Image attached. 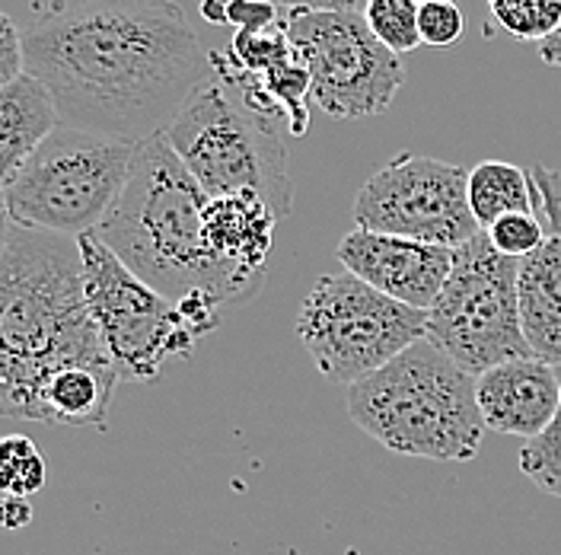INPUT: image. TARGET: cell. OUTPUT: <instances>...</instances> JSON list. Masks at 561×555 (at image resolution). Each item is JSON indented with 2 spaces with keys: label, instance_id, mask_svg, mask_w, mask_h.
I'll list each match as a JSON object with an SVG mask.
<instances>
[{
  "label": "cell",
  "instance_id": "6da1fadb",
  "mask_svg": "<svg viewBox=\"0 0 561 555\" xmlns=\"http://www.w3.org/2000/svg\"><path fill=\"white\" fill-rule=\"evenodd\" d=\"M26 73L65 128L118 140L167 135L210 77V48L175 0H48L26 33Z\"/></svg>",
  "mask_w": 561,
  "mask_h": 555
},
{
  "label": "cell",
  "instance_id": "7a4b0ae2",
  "mask_svg": "<svg viewBox=\"0 0 561 555\" xmlns=\"http://www.w3.org/2000/svg\"><path fill=\"white\" fill-rule=\"evenodd\" d=\"M103 361L77 240L13 234L0 256V418L35 421L38 389L55 371Z\"/></svg>",
  "mask_w": 561,
  "mask_h": 555
},
{
  "label": "cell",
  "instance_id": "3957f363",
  "mask_svg": "<svg viewBox=\"0 0 561 555\" xmlns=\"http://www.w3.org/2000/svg\"><path fill=\"white\" fill-rule=\"evenodd\" d=\"M208 192L185 170L163 135L140 140L118 205L93 230L140 281L167 301L208 297L220 310L252 301L210 256L202 217Z\"/></svg>",
  "mask_w": 561,
  "mask_h": 555
},
{
  "label": "cell",
  "instance_id": "277c9868",
  "mask_svg": "<svg viewBox=\"0 0 561 555\" xmlns=\"http://www.w3.org/2000/svg\"><path fill=\"white\" fill-rule=\"evenodd\" d=\"M476 381L454 358L421 339L377 374L351 383L348 416L386 451L466 463L485 438Z\"/></svg>",
  "mask_w": 561,
  "mask_h": 555
},
{
  "label": "cell",
  "instance_id": "5b68a950",
  "mask_svg": "<svg viewBox=\"0 0 561 555\" xmlns=\"http://www.w3.org/2000/svg\"><path fill=\"white\" fill-rule=\"evenodd\" d=\"M278 122L245 103L227 77L210 70L163 138L208 199L252 192L284 220L294 211V189Z\"/></svg>",
  "mask_w": 561,
  "mask_h": 555
},
{
  "label": "cell",
  "instance_id": "8992f818",
  "mask_svg": "<svg viewBox=\"0 0 561 555\" xmlns=\"http://www.w3.org/2000/svg\"><path fill=\"white\" fill-rule=\"evenodd\" d=\"M135 140L61 125L3 189L13 227L70 240L93 234L118 205L135 170Z\"/></svg>",
  "mask_w": 561,
  "mask_h": 555
},
{
  "label": "cell",
  "instance_id": "52a82bcc",
  "mask_svg": "<svg viewBox=\"0 0 561 555\" xmlns=\"http://www.w3.org/2000/svg\"><path fill=\"white\" fill-rule=\"evenodd\" d=\"M297 336L332 383L364 381L427 336V313L405 307L351 272L316 278L297 313Z\"/></svg>",
  "mask_w": 561,
  "mask_h": 555
},
{
  "label": "cell",
  "instance_id": "ba28073f",
  "mask_svg": "<svg viewBox=\"0 0 561 555\" xmlns=\"http://www.w3.org/2000/svg\"><path fill=\"white\" fill-rule=\"evenodd\" d=\"M77 249L87 307L118 381L150 383L170 361L192 358L202 336L179 304L140 281L96 234L77 237Z\"/></svg>",
  "mask_w": 561,
  "mask_h": 555
},
{
  "label": "cell",
  "instance_id": "9c48e42d",
  "mask_svg": "<svg viewBox=\"0 0 561 555\" xmlns=\"http://www.w3.org/2000/svg\"><path fill=\"white\" fill-rule=\"evenodd\" d=\"M517 259L501 256L485 234L454 252V272L427 310V342L454 358L462 371H485L533 358L520 326Z\"/></svg>",
  "mask_w": 561,
  "mask_h": 555
},
{
  "label": "cell",
  "instance_id": "30bf717a",
  "mask_svg": "<svg viewBox=\"0 0 561 555\" xmlns=\"http://www.w3.org/2000/svg\"><path fill=\"white\" fill-rule=\"evenodd\" d=\"M287 35L310 70V97L332 118H370L386 112L405 68L370 33L360 10H290Z\"/></svg>",
  "mask_w": 561,
  "mask_h": 555
},
{
  "label": "cell",
  "instance_id": "8fae6325",
  "mask_svg": "<svg viewBox=\"0 0 561 555\" xmlns=\"http://www.w3.org/2000/svg\"><path fill=\"white\" fill-rule=\"evenodd\" d=\"M360 230L459 249L482 234L469 208V173L447 160L399 154L354 199Z\"/></svg>",
  "mask_w": 561,
  "mask_h": 555
},
{
  "label": "cell",
  "instance_id": "7c38bea8",
  "mask_svg": "<svg viewBox=\"0 0 561 555\" xmlns=\"http://www.w3.org/2000/svg\"><path fill=\"white\" fill-rule=\"evenodd\" d=\"M454 252L456 249L450 246L389 237L360 227H354L335 246V256L345 272L377 287L386 297L424 313L437 304L454 272Z\"/></svg>",
  "mask_w": 561,
  "mask_h": 555
},
{
  "label": "cell",
  "instance_id": "4fadbf2b",
  "mask_svg": "<svg viewBox=\"0 0 561 555\" xmlns=\"http://www.w3.org/2000/svg\"><path fill=\"white\" fill-rule=\"evenodd\" d=\"M278 214L252 192L214 195L205 205L202 234L214 262L255 297L268 275V252L275 243Z\"/></svg>",
  "mask_w": 561,
  "mask_h": 555
},
{
  "label": "cell",
  "instance_id": "5bb4252c",
  "mask_svg": "<svg viewBox=\"0 0 561 555\" xmlns=\"http://www.w3.org/2000/svg\"><path fill=\"white\" fill-rule=\"evenodd\" d=\"M476 399L485 428L529 441L542 434L559 412V367L539 358L497 364L476 381Z\"/></svg>",
  "mask_w": 561,
  "mask_h": 555
},
{
  "label": "cell",
  "instance_id": "9a60e30c",
  "mask_svg": "<svg viewBox=\"0 0 561 555\" xmlns=\"http://www.w3.org/2000/svg\"><path fill=\"white\" fill-rule=\"evenodd\" d=\"M520 326L533 358L561 364V237H549L517 265Z\"/></svg>",
  "mask_w": 561,
  "mask_h": 555
},
{
  "label": "cell",
  "instance_id": "2e32d148",
  "mask_svg": "<svg viewBox=\"0 0 561 555\" xmlns=\"http://www.w3.org/2000/svg\"><path fill=\"white\" fill-rule=\"evenodd\" d=\"M61 128L45 83L23 73L0 90V192L33 160V154Z\"/></svg>",
  "mask_w": 561,
  "mask_h": 555
},
{
  "label": "cell",
  "instance_id": "e0dca14e",
  "mask_svg": "<svg viewBox=\"0 0 561 555\" xmlns=\"http://www.w3.org/2000/svg\"><path fill=\"white\" fill-rule=\"evenodd\" d=\"M115 367L103 364H68L55 371L38 389L35 424L65 428H105L108 406L118 386Z\"/></svg>",
  "mask_w": 561,
  "mask_h": 555
},
{
  "label": "cell",
  "instance_id": "ac0fdd59",
  "mask_svg": "<svg viewBox=\"0 0 561 555\" xmlns=\"http://www.w3.org/2000/svg\"><path fill=\"white\" fill-rule=\"evenodd\" d=\"M469 208L476 214L482 234L504 214H517V211L536 214L533 175L517 163H504V160L476 163L469 170Z\"/></svg>",
  "mask_w": 561,
  "mask_h": 555
},
{
  "label": "cell",
  "instance_id": "d6986e66",
  "mask_svg": "<svg viewBox=\"0 0 561 555\" xmlns=\"http://www.w3.org/2000/svg\"><path fill=\"white\" fill-rule=\"evenodd\" d=\"M489 13L497 30L539 45L559 30L561 0H489Z\"/></svg>",
  "mask_w": 561,
  "mask_h": 555
},
{
  "label": "cell",
  "instance_id": "ffe728a7",
  "mask_svg": "<svg viewBox=\"0 0 561 555\" xmlns=\"http://www.w3.org/2000/svg\"><path fill=\"white\" fill-rule=\"evenodd\" d=\"M48 483V466L26 434L0 438V495L30 498Z\"/></svg>",
  "mask_w": 561,
  "mask_h": 555
},
{
  "label": "cell",
  "instance_id": "44dd1931",
  "mask_svg": "<svg viewBox=\"0 0 561 555\" xmlns=\"http://www.w3.org/2000/svg\"><path fill=\"white\" fill-rule=\"evenodd\" d=\"M419 10V0H367L360 13L389 52L409 55L421 45Z\"/></svg>",
  "mask_w": 561,
  "mask_h": 555
},
{
  "label": "cell",
  "instance_id": "7402d4cb",
  "mask_svg": "<svg viewBox=\"0 0 561 555\" xmlns=\"http://www.w3.org/2000/svg\"><path fill=\"white\" fill-rule=\"evenodd\" d=\"M561 377V364H559ZM520 473L536 488L561 501V406L549 428L536 438H529L520 448Z\"/></svg>",
  "mask_w": 561,
  "mask_h": 555
},
{
  "label": "cell",
  "instance_id": "603a6c76",
  "mask_svg": "<svg viewBox=\"0 0 561 555\" xmlns=\"http://www.w3.org/2000/svg\"><path fill=\"white\" fill-rule=\"evenodd\" d=\"M485 237H489L491 246H494L501 256H507V259H517V262H520V259L533 256L539 246L549 240V230H546V224H542L536 214H529V211H517V214H504V217H497L489 230H485Z\"/></svg>",
  "mask_w": 561,
  "mask_h": 555
},
{
  "label": "cell",
  "instance_id": "cb8c5ba5",
  "mask_svg": "<svg viewBox=\"0 0 561 555\" xmlns=\"http://www.w3.org/2000/svg\"><path fill=\"white\" fill-rule=\"evenodd\" d=\"M419 33L421 45L447 48V45H456L466 33V16L454 0L424 3L419 10Z\"/></svg>",
  "mask_w": 561,
  "mask_h": 555
},
{
  "label": "cell",
  "instance_id": "d4e9b609",
  "mask_svg": "<svg viewBox=\"0 0 561 555\" xmlns=\"http://www.w3.org/2000/svg\"><path fill=\"white\" fill-rule=\"evenodd\" d=\"M536 192V217L546 224L549 237H561V173L546 167H529Z\"/></svg>",
  "mask_w": 561,
  "mask_h": 555
},
{
  "label": "cell",
  "instance_id": "484cf974",
  "mask_svg": "<svg viewBox=\"0 0 561 555\" xmlns=\"http://www.w3.org/2000/svg\"><path fill=\"white\" fill-rule=\"evenodd\" d=\"M26 73V35L0 10V90Z\"/></svg>",
  "mask_w": 561,
  "mask_h": 555
},
{
  "label": "cell",
  "instance_id": "4316f807",
  "mask_svg": "<svg viewBox=\"0 0 561 555\" xmlns=\"http://www.w3.org/2000/svg\"><path fill=\"white\" fill-rule=\"evenodd\" d=\"M30 523H33V505H30V498L0 495V526L3 530H23Z\"/></svg>",
  "mask_w": 561,
  "mask_h": 555
},
{
  "label": "cell",
  "instance_id": "83f0119b",
  "mask_svg": "<svg viewBox=\"0 0 561 555\" xmlns=\"http://www.w3.org/2000/svg\"><path fill=\"white\" fill-rule=\"evenodd\" d=\"M280 13L290 10H357L360 0H272Z\"/></svg>",
  "mask_w": 561,
  "mask_h": 555
},
{
  "label": "cell",
  "instance_id": "f1b7e54d",
  "mask_svg": "<svg viewBox=\"0 0 561 555\" xmlns=\"http://www.w3.org/2000/svg\"><path fill=\"white\" fill-rule=\"evenodd\" d=\"M536 52H539L542 65H549V68H561V23L556 33L549 35V38H542V42L536 45Z\"/></svg>",
  "mask_w": 561,
  "mask_h": 555
},
{
  "label": "cell",
  "instance_id": "f546056e",
  "mask_svg": "<svg viewBox=\"0 0 561 555\" xmlns=\"http://www.w3.org/2000/svg\"><path fill=\"white\" fill-rule=\"evenodd\" d=\"M202 16L214 26H227V0H202Z\"/></svg>",
  "mask_w": 561,
  "mask_h": 555
},
{
  "label": "cell",
  "instance_id": "4dcf8cb0",
  "mask_svg": "<svg viewBox=\"0 0 561 555\" xmlns=\"http://www.w3.org/2000/svg\"><path fill=\"white\" fill-rule=\"evenodd\" d=\"M10 240H13V220H10V211H7V199L0 192V256L10 246Z\"/></svg>",
  "mask_w": 561,
  "mask_h": 555
},
{
  "label": "cell",
  "instance_id": "1f68e13d",
  "mask_svg": "<svg viewBox=\"0 0 561 555\" xmlns=\"http://www.w3.org/2000/svg\"><path fill=\"white\" fill-rule=\"evenodd\" d=\"M424 3H437V0H419V7H424Z\"/></svg>",
  "mask_w": 561,
  "mask_h": 555
}]
</instances>
